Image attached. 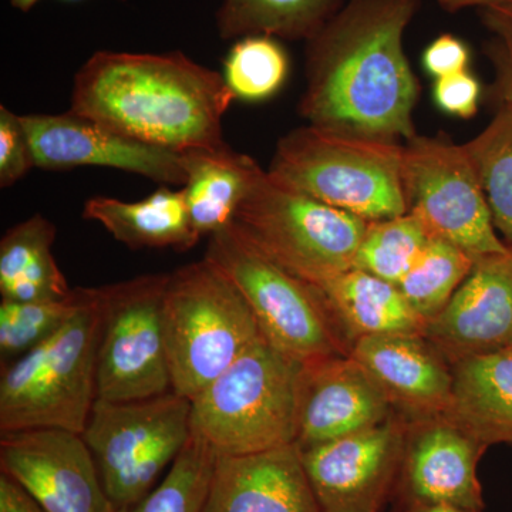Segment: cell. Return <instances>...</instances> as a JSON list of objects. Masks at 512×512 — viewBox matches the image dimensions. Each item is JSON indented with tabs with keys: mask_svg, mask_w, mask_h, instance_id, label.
Returning a JSON list of instances; mask_svg holds the SVG:
<instances>
[{
	"mask_svg": "<svg viewBox=\"0 0 512 512\" xmlns=\"http://www.w3.org/2000/svg\"><path fill=\"white\" fill-rule=\"evenodd\" d=\"M497 231L512 247V103L498 104L491 123L463 144Z\"/></svg>",
	"mask_w": 512,
	"mask_h": 512,
	"instance_id": "obj_26",
	"label": "cell"
},
{
	"mask_svg": "<svg viewBox=\"0 0 512 512\" xmlns=\"http://www.w3.org/2000/svg\"><path fill=\"white\" fill-rule=\"evenodd\" d=\"M0 471L47 512H116L82 434L63 429L0 433Z\"/></svg>",
	"mask_w": 512,
	"mask_h": 512,
	"instance_id": "obj_13",
	"label": "cell"
},
{
	"mask_svg": "<svg viewBox=\"0 0 512 512\" xmlns=\"http://www.w3.org/2000/svg\"><path fill=\"white\" fill-rule=\"evenodd\" d=\"M393 414L380 387L352 356L303 363L296 437L299 448L372 429Z\"/></svg>",
	"mask_w": 512,
	"mask_h": 512,
	"instance_id": "obj_17",
	"label": "cell"
},
{
	"mask_svg": "<svg viewBox=\"0 0 512 512\" xmlns=\"http://www.w3.org/2000/svg\"><path fill=\"white\" fill-rule=\"evenodd\" d=\"M429 241V232L412 212L369 221L353 269L397 285L412 269Z\"/></svg>",
	"mask_w": 512,
	"mask_h": 512,
	"instance_id": "obj_28",
	"label": "cell"
},
{
	"mask_svg": "<svg viewBox=\"0 0 512 512\" xmlns=\"http://www.w3.org/2000/svg\"><path fill=\"white\" fill-rule=\"evenodd\" d=\"M83 217L99 222L114 239L131 249L190 251L200 238L192 229L183 188H158L141 201L94 197L84 204Z\"/></svg>",
	"mask_w": 512,
	"mask_h": 512,
	"instance_id": "obj_21",
	"label": "cell"
},
{
	"mask_svg": "<svg viewBox=\"0 0 512 512\" xmlns=\"http://www.w3.org/2000/svg\"><path fill=\"white\" fill-rule=\"evenodd\" d=\"M453 393L444 417L484 446H512V352L468 357L451 366Z\"/></svg>",
	"mask_w": 512,
	"mask_h": 512,
	"instance_id": "obj_20",
	"label": "cell"
},
{
	"mask_svg": "<svg viewBox=\"0 0 512 512\" xmlns=\"http://www.w3.org/2000/svg\"><path fill=\"white\" fill-rule=\"evenodd\" d=\"M23 124L37 168L66 171L106 167L164 185L187 181L185 154L141 143L80 114H26Z\"/></svg>",
	"mask_w": 512,
	"mask_h": 512,
	"instance_id": "obj_14",
	"label": "cell"
},
{
	"mask_svg": "<svg viewBox=\"0 0 512 512\" xmlns=\"http://www.w3.org/2000/svg\"><path fill=\"white\" fill-rule=\"evenodd\" d=\"M289 57L276 37H241L224 62V80L235 99L261 103L284 87Z\"/></svg>",
	"mask_w": 512,
	"mask_h": 512,
	"instance_id": "obj_30",
	"label": "cell"
},
{
	"mask_svg": "<svg viewBox=\"0 0 512 512\" xmlns=\"http://www.w3.org/2000/svg\"><path fill=\"white\" fill-rule=\"evenodd\" d=\"M302 370L265 338L256 340L192 400V434L217 456L296 443Z\"/></svg>",
	"mask_w": 512,
	"mask_h": 512,
	"instance_id": "obj_3",
	"label": "cell"
},
{
	"mask_svg": "<svg viewBox=\"0 0 512 512\" xmlns=\"http://www.w3.org/2000/svg\"><path fill=\"white\" fill-rule=\"evenodd\" d=\"M343 5V0H224L218 32L225 40L264 35L308 42Z\"/></svg>",
	"mask_w": 512,
	"mask_h": 512,
	"instance_id": "obj_25",
	"label": "cell"
},
{
	"mask_svg": "<svg viewBox=\"0 0 512 512\" xmlns=\"http://www.w3.org/2000/svg\"><path fill=\"white\" fill-rule=\"evenodd\" d=\"M235 99L224 76L181 52L94 53L74 77L73 113L177 153L228 146L222 121Z\"/></svg>",
	"mask_w": 512,
	"mask_h": 512,
	"instance_id": "obj_2",
	"label": "cell"
},
{
	"mask_svg": "<svg viewBox=\"0 0 512 512\" xmlns=\"http://www.w3.org/2000/svg\"><path fill=\"white\" fill-rule=\"evenodd\" d=\"M204 258L234 282L262 336L286 356L309 363L349 355L350 346L319 286L276 265L232 222L208 237Z\"/></svg>",
	"mask_w": 512,
	"mask_h": 512,
	"instance_id": "obj_8",
	"label": "cell"
},
{
	"mask_svg": "<svg viewBox=\"0 0 512 512\" xmlns=\"http://www.w3.org/2000/svg\"><path fill=\"white\" fill-rule=\"evenodd\" d=\"M191 400L173 392L131 400L97 399L82 436L114 510L146 497L191 437Z\"/></svg>",
	"mask_w": 512,
	"mask_h": 512,
	"instance_id": "obj_9",
	"label": "cell"
},
{
	"mask_svg": "<svg viewBox=\"0 0 512 512\" xmlns=\"http://www.w3.org/2000/svg\"><path fill=\"white\" fill-rule=\"evenodd\" d=\"M37 2H39V0H10L13 8L22 10V12H29V10H32L37 5Z\"/></svg>",
	"mask_w": 512,
	"mask_h": 512,
	"instance_id": "obj_40",
	"label": "cell"
},
{
	"mask_svg": "<svg viewBox=\"0 0 512 512\" xmlns=\"http://www.w3.org/2000/svg\"><path fill=\"white\" fill-rule=\"evenodd\" d=\"M434 101L443 113L460 119L476 116L480 103V82L470 72L441 77L434 84Z\"/></svg>",
	"mask_w": 512,
	"mask_h": 512,
	"instance_id": "obj_33",
	"label": "cell"
},
{
	"mask_svg": "<svg viewBox=\"0 0 512 512\" xmlns=\"http://www.w3.org/2000/svg\"><path fill=\"white\" fill-rule=\"evenodd\" d=\"M100 289L66 325L0 377V433L63 429L82 434L97 400Z\"/></svg>",
	"mask_w": 512,
	"mask_h": 512,
	"instance_id": "obj_4",
	"label": "cell"
},
{
	"mask_svg": "<svg viewBox=\"0 0 512 512\" xmlns=\"http://www.w3.org/2000/svg\"><path fill=\"white\" fill-rule=\"evenodd\" d=\"M0 512H47L8 474L0 473Z\"/></svg>",
	"mask_w": 512,
	"mask_h": 512,
	"instance_id": "obj_36",
	"label": "cell"
},
{
	"mask_svg": "<svg viewBox=\"0 0 512 512\" xmlns=\"http://www.w3.org/2000/svg\"><path fill=\"white\" fill-rule=\"evenodd\" d=\"M400 512H481L466 510V508L456 507L448 504H416L410 507H404Z\"/></svg>",
	"mask_w": 512,
	"mask_h": 512,
	"instance_id": "obj_39",
	"label": "cell"
},
{
	"mask_svg": "<svg viewBox=\"0 0 512 512\" xmlns=\"http://www.w3.org/2000/svg\"><path fill=\"white\" fill-rule=\"evenodd\" d=\"M168 274L101 286L97 399L131 402L173 392L163 303Z\"/></svg>",
	"mask_w": 512,
	"mask_h": 512,
	"instance_id": "obj_10",
	"label": "cell"
},
{
	"mask_svg": "<svg viewBox=\"0 0 512 512\" xmlns=\"http://www.w3.org/2000/svg\"><path fill=\"white\" fill-rule=\"evenodd\" d=\"M508 349H510V350H511V352H512V343H511V346H510V348H508Z\"/></svg>",
	"mask_w": 512,
	"mask_h": 512,
	"instance_id": "obj_41",
	"label": "cell"
},
{
	"mask_svg": "<svg viewBox=\"0 0 512 512\" xmlns=\"http://www.w3.org/2000/svg\"><path fill=\"white\" fill-rule=\"evenodd\" d=\"M163 325L173 390L191 402L264 338L242 293L207 258L168 274Z\"/></svg>",
	"mask_w": 512,
	"mask_h": 512,
	"instance_id": "obj_6",
	"label": "cell"
},
{
	"mask_svg": "<svg viewBox=\"0 0 512 512\" xmlns=\"http://www.w3.org/2000/svg\"><path fill=\"white\" fill-rule=\"evenodd\" d=\"M487 448L444 416L407 423L402 466L393 493L400 508L448 504L483 512L477 468Z\"/></svg>",
	"mask_w": 512,
	"mask_h": 512,
	"instance_id": "obj_15",
	"label": "cell"
},
{
	"mask_svg": "<svg viewBox=\"0 0 512 512\" xmlns=\"http://www.w3.org/2000/svg\"><path fill=\"white\" fill-rule=\"evenodd\" d=\"M89 288L72 289L56 301L0 303V357L3 366L55 336L86 301Z\"/></svg>",
	"mask_w": 512,
	"mask_h": 512,
	"instance_id": "obj_29",
	"label": "cell"
},
{
	"mask_svg": "<svg viewBox=\"0 0 512 512\" xmlns=\"http://www.w3.org/2000/svg\"><path fill=\"white\" fill-rule=\"evenodd\" d=\"M399 141L296 128L279 140L268 173L282 184L366 221L406 214Z\"/></svg>",
	"mask_w": 512,
	"mask_h": 512,
	"instance_id": "obj_5",
	"label": "cell"
},
{
	"mask_svg": "<svg viewBox=\"0 0 512 512\" xmlns=\"http://www.w3.org/2000/svg\"><path fill=\"white\" fill-rule=\"evenodd\" d=\"M201 512H322L303 466L289 446L217 456Z\"/></svg>",
	"mask_w": 512,
	"mask_h": 512,
	"instance_id": "obj_19",
	"label": "cell"
},
{
	"mask_svg": "<svg viewBox=\"0 0 512 512\" xmlns=\"http://www.w3.org/2000/svg\"><path fill=\"white\" fill-rule=\"evenodd\" d=\"M35 167L22 116L0 107V185L5 188L18 183Z\"/></svg>",
	"mask_w": 512,
	"mask_h": 512,
	"instance_id": "obj_32",
	"label": "cell"
},
{
	"mask_svg": "<svg viewBox=\"0 0 512 512\" xmlns=\"http://www.w3.org/2000/svg\"><path fill=\"white\" fill-rule=\"evenodd\" d=\"M421 0H348L306 47L299 114L311 126L399 141L420 97L403 37Z\"/></svg>",
	"mask_w": 512,
	"mask_h": 512,
	"instance_id": "obj_1",
	"label": "cell"
},
{
	"mask_svg": "<svg viewBox=\"0 0 512 512\" xmlns=\"http://www.w3.org/2000/svg\"><path fill=\"white\" fill-rule=\"evenodd\" d=\"M474 262L463 249L446 239L430 237L429 244L397 288L427 325L444 311L454 293L466 281Z\"/></svg>",
	"mask_w": 512,
	"mask_h": 512,
	"instance_id": "obj_27",
	"label": "cell"
},
{
	"mask_svg": "<svg viewBox=\"0 0 512 512\" xmlns=\"http://www.w3.org/2000/svg\"><path fill=\"white\" fill-rule=\"evenodd\" d=\"M69 2H74V0H69Z\"/></svg>",
	"mask_w": 512,
	"mask_h": 512,
	"instance_id": "obj_42",
	"label": "cell"
},
{
	"mask_svg": "<svg viewBox=\"0 0 512 512\" xmlns=\"http://www.w3.org/2000/svg\"><path fill=\"white\" fill-rule=\"evenodd\" d=\"M423 336L450 366L510 348L512 247L477 259L444 311L427 322Z\"/></svg>",
	"mask_w": 512,
	"mask_h": 512,
	"instance_id": "obj_16",
	"label": "cell"
},
{
	"mask_svg": "<svg viewBox=\"0 0 512 512\" xmlns=\"http://www.w3.org/2000/svg\"><path fill=\"white\" fill-rule=\"evenodd\" d=\"M481 22L495 37L512 45V0L480 9Z\"/></svg>",
	"mask_w": 512,
	"mask_h": 512,
	"instance_id": "obj_37",
	"label": "cell"
},
{
	"mask_svg": "<svg viewBox=\"0 0 512 512\" xmlns=\"http://www.w3.org/2000/svg\"><path fill=\"white\" fill-rule=\"evenodd\" d=\"M470 49L463 40L453 35H441L434 39L423 53L426 72L436 79L467 72Z\"/></svg>",
	"mask_w": 512,
	"mask_h": 512,
	"instance_id": "obj_34",
	"label": "cell"
},
{
	"mask_svg": "<svg viewBox=\"0 0 512 512\" xmlns=\"http://www.w3.org/2000/svg\"><path fill=\"white\" fill-rule=\"evenodd\" d=\"M217 454L191 433L160 484L131 507L116 512H201Z\"/></svg>",
	"mask_w": 512,
	"mask_h": 512,
	"instance_id": "obj_31",
	"label": "cell"
},
{
	"mask_svg": "<svg viewBox=\"0 0 512 512\" xmlns=\"http://www.w3.org/2000/svg\"><path fill=\"white\" fill-rule=\"evenodd\" d=\"M319 288L350 348L367 336L423 335L426 329L397 285L375 275L352 268Z\"/></svg>",
	"mask_w": 512,
	"mask_h": 512,
	"instance_id": "obj_22",
	"label": "cell"
},
{
	"mask_svg": "<svg viewBox=\"0 0 512 512\" xmlns=\"http://www.w3.org/2000/svg\"><path fill=\"white\" fill-rule=\"evenodd\" d=\"M231 222L276 265L316 286L353 268L369 224L282 184L265 170Z\"/></svg>",
	"mask_w": 512,
	"mask_h": 512,
	"instance_id": "obj_7",
	"label": "cell"
},
{
	"mask_svg": "<svg viewBox=\"0 0 512 512\" xmlns=\"http://www.w3.org/2000/svg\"><path fill=\"white\" fill-rule=\"evenodd\" d=\"M406 433V421L393 414L372 429L301 448L320 510L380 512L396 488Z\"/></svg>",
	"mask_w": 512,
	"mask_h": 512,
	"instance_id": "obj_12",
	"label": "cell"
},
{
	"mask_svg": "<svg viewBox=\"0 0 512 512\" xmlns=\"http://www.w3.org/2000/svg\"><path fill=\"white\" fill-rule=\"evenodd\" d=\"M185 154V201L198 238L211 237L234 218L262 168L254 158L225 146Z\"/></svg>",
	"mask_w": 512,
	"mask_h": 512,
	"instance_id": "obj_23",
	"label": "cell"
},
{
	"mask_svg": "<svg viewBox=\"0 0 512 512\" xmlns=\"http://www.w3.org/2000/svg\"><path fill=\"white\" fill-rule=\"evenodd\" d=\"M485 56L494 69V82L490 86V97L494 103H512V45L494 37L485 43Z\"/></svg>",
	"mask_w": 512,
	"mask_h": 512,
	"instance_id": "obj_35",
	"label": "cell"
},
{
	"mask_svg": "<svg viewBox=\"0 0 512 512\" xmlns=\"http://www.w3.org/2000/svg\"><path fill=\"white\" fill-rule=\"evenodd\" d=\"M56 227L43 215L9 228L0 241V293L16 302L56 301L70 295L53 255Z\"/></svg>",
	"mask_w": 512,
	"mask_h": 512,
	"instance_id": "obj_24",
	"label": "cell"
},
{
	"mask_svg": "<svg viewBox=\"0 0 512 512\" xmlns=\"http://www.w3.org/2000/svg\"><path fill=\"white\" fill-rule=\"evenodd\" d=\"M349 355L375 380L393 413L406 423L447 413L453 372L423 335L367 336L353 343Z\"/></svg>",
	"mask_w": 512,
	"mask_h": 512,
	"instance_id": "obj_18",
	"label": "cell"
},
{
	"mask_svg": "<svg viewBox=\"0 0 512 512\" xmlns=\"http://www.w3.org/2000/svg\"><path fill=\"white\" fill-rule=\"evenodd\" d=\"M402 183L407 212L423 222L430 237L446 239L474 261L511 248L495 232L464 146L416 134L403 146Z\"/></svg>",
	"mask_w": 512,
	"mask_h": 512,
	"instance_id": "obj_11",
	"label": "cell"
},
{
	"mask_svg": "<svg viewBox=\"0 0 512 512\" xmlns=\"http://www.w3.org/2000/svg\"><path fill=\"white\" fill-rule=\"evenodd\" d=\"M500 2H504V0H437L441 8L450 13H456L458 10L467 8L484 9Z\"/></svg>",
	"mask_w": 512,
	"mask_h": 512,
	"instance_id": "obj_38",
	"label": "cell"
}]
</instances>
